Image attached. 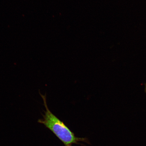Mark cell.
I'll use <instances>...</instances> for the list:
<instances>
[{"instance_id":"6da1fadb","label":"cell","mask_w":146,"mask_h":146,"mask_svg":"<svg viewBox=\"0 0 146 146\" xmlns=\"http://www.w3.org/2000/svg\"><path fill=\"white\" fill-rule=\"evenodd\" d=\"M42 98L46 110L43 118L38 120V123L43 124L48 128L66 146L76 143L79 139L76 138L68 127L56 116L52 114L47 106L46 95L40 93Z\"/></svg>"},{"instance_id":"3957f363","label":"cell","mask_w":146,"mask_h":146,"mask_svg":"<svg viewBox=\"0 0 146 146\" xmlns=\"http://www.w3.org/2000/svg\"><path fill=\"white\" fill-rule=\"evenodd\" d=\"M67 146H71L70 145H67Z\"/></svg>"},{"instance_id":"7a4b0ae2","label":"cell","mask_w":146,"mask_h":146,"mask_svg":"<svg viewBox=\"0 0 146 146\" xmlns=\"http://www.w3.org/2000/svg\"><path fill=\"white\" fill-rule=\"evenodd\" d=\"M145 91L146 94V84L145 85Z\"/></svg>"}]
</instances>
